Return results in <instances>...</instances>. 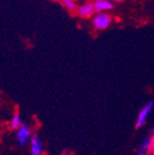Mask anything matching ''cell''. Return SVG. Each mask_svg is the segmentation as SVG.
I'll use <instances>...</instances> for the list:
<instances>
[{"label":"cell","instance_id":"cell-12","mask_svg":"<svg viewBox=\"0 0 154 155\" xmlns=\"http://www.w3.org/2000/svg\"><path fill=\"white\" fill-rule=\"evenodd\" d=\"M146 155H154V152H149V153H146Z\"/></svg>","mask_w":154,"mask_h":155},{"label":"cell","instance_id":"cell-5","mask_svg":"<svg viewBox=\"0 0 154 155\" xmlns=\"http://www.w3.org/2000/svg\"><path fill=\"white\" fill-rule=\"evenodd\" d=\"M95 12H96V10H95L94 2H91V1H87V2L80 5L77 11L78 15L82 18H89V17L93 16Z\"/></svg>","mask_w":154,"mask_h":155},{"label":"cell","instance_id":"cell-10","mask_svg":"<svg viewBox=\"0 0 154 155\" xmlns=\"http://www.w3.org/2000/svg\"><path fill=\"white\" fill-rule=\"evenodd\" d=\"M132 155H146V152L145 151H142V150H139V151H137V152L132 153Z\"/></svg>","mask_w":154,"mask_h":155},{"label":"cell","instance_id":"cell-15","mask_svg":"<svg viewBox=\"0 0 154 155\" xmlns=\"http://www.w3.org/2000/svg\"><path fill=\"white\" fill-rule=\"evenodd\" d=\"M153 140H154V138H153Z\"/></svg>","mask_w":154,"mask_h":155},{"label":"cell","instance_id":"cell-4","mask_svg":"<svg viewBox=\"0 0 154 155\" xmlns=\"http://www.w3.org/2000/svg\"><path fill=\"white\" fill-rule=\"evenodd\" d=\"M29 150H30V155H43L44 145L40 137H38L37 135H32V139L29 141Z\"/></svg>","mask_w":154,"mask_h":155},{"label":"cell","instance_id":"cell-7","mask_svg":"<svg viewBox=\"0 0 154 155\" xmlns=\"http://www.w3.org/2000/svg\"><path fill=\"white\" fill-rule=\"evenodd\" d=\"M140 150L145 151L146 153L149 152H154V140L151 137H147L143 140L141 141V144H140Z\"/></svg>","mask_w":154,"mask_h":155},{"label":"cell","instance_id":"cell-1","mask_svg":"<svg viewBox=\"0 0 154 155\" xmlns=\"http://www.w3.org/2000/svg\"><path fill=\"white\" fill-rule=\"evenodd\" d=\"M112 23V17L108 13H97L92 21V25L97 30L107 29Z\"/></svg>","mask_w":154,"mask_h":155},{"label":"cell","instance_id":"cell-16","mask_svg":"<svg viewBox=\"0 0 154 155\" xmlns=\"http://www.w3.org/2000/svg\"><path fill=\"white\" fill-rule=\"evenodd\" d=\"M60 1H62V0H60Z\"/></svg>","mask_w":154,"mask_h":155},{"label":"cell","instance_id":"cell-8","mask_svg":"<svg viewBox=\"0 0 154 155\" xmlns=\"http://www.w3.org/2000/svg\"><path fill=\"white\" fill-rule=\"evenodd\" d=\"M22 125H23V122L19 113L18 112H14L11 120H10V128L13 129V130H17Z\"/></svg>","mask_w":154,"mask_h":155},{"label":"cell","instance_id":"cell-2","mask_svg":"<svg viewBox=\"0 0 154 155\" xmlns=\"http://www.w3.org/2000/svg\"><path fill=\"white\" fill-rule=\"evenodd\" d=\"M32 128L26 123H23V125L16 130V140L21 147H24L27 143H29L32 139Z\"/></svg>","mask_w":154,"mask_h":155},{"label":"cell","instance_id":"cell-14","mask_svg":"<svg viewBox=\"0 0 154 155\" xmlns=\"http://www.w3.org/2000/svg\"><path fill=\"white\" fill-rule=\"evenodd\" d=\"M60 155H69L68 153H63V154H60Z\"/></svg>","mask_w":154,"mask_h":155},{"label":"cell","instance_id":"cell-13","mask_svg":"<svg viewBox=\"0 0 154 155\" xmlns=\"http://www.w3.org/2000/svg\"><path fill=\"white\" fill-rule=\"evenodd\" d=\"M111 1H116V2H121V1H123V0H111Z\"/></svg>","mask_w":154,"mask_h":155},{"label":"cell","instance_id":"cell-9","mask_svg":"<svg viewBox=\"0 0 154 155\" xmlns=\"http://www.w3.org/2000/svg\"><path fill=\"white\" fill-rule=\"evenodd\" d=\"M62 5H63L67 10L71 11V12L78 11V8H79L75 0H62Z\"/></svg>","mask_w":154,"mask_h":155},{"label":"cell","instance_id":"cell-11","mask_svg":"<svg viewBox=\"0 0 154 155\" xmlns=\"http://www.w3.org/2000/svg\"><path fill=\"white\" fill-rule=\"evenodd\" d=\"M150 137H151V138H154V126H153V128L151 129V131H150Z\"/></svg>","mask_w":154,"mask_h":155},{"label":"cell","instance_id":"cell-3","mask_svg":"<svg viewBox=\"0 0 154 155\" xmlns=\"http://www.w3.org/2000/svg\"><path fill=\"white\" fill-rule=\"evenodd\" d=\"M153 106H154V102L151 100L147 104H145V107H142V109L140 110L139 114H138L137 120H136V128H140V127H142V126L145 125L150 112L152 111Z\"/></svg>","mask_w":154,"mask_h":155},{"label":"cell","instance_id":"cell-6","mask_svg":"<svg viewBox=\"0 0 154 155\" xmlns=\"http://www.w3.org/2000/svg\"><path fill=\"white\" fill-rule=\"evenodd\" d=\"M94 5L97 13H106V11L113 8V3L111 0H95Z\"/></svg>","mask_w":154,"mask_h":155}]
</instances>
